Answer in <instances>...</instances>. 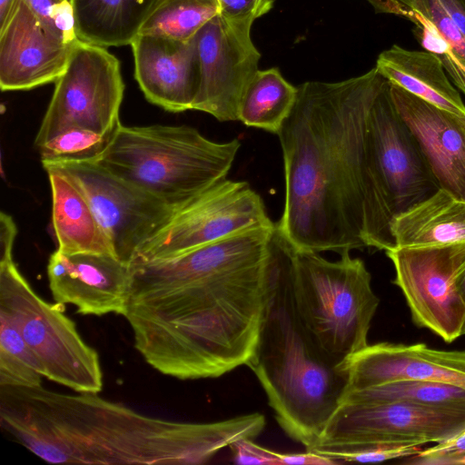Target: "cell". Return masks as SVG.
<instances>
[{
    "mask_svg": "<svg viewBox=\"0 0 465 465\" xmlns=\"http://www.w3.org/2000/svg\"><path fill=\"white\" fill-rule=\"evenodd\" d=\"M456 88L465 95V61L452 54L439 56Z\"/></svg>",
    "mask_w": 465,
    "mask_h": 465,
    "instance_id": "35",
    "label": "cell"
},
{
    "mask_svg": "<svg viewBox=\"0 0 465 465\" xmlns=\"http://www.w3.org/2000/svg\"><path fill=\"white\" fill-rule=\"evenodd\" d=\"M422 450L418 445H378L345 449L324 456L338 464L344 462H381L399 458L413 457Z\"/></svg>",
    "mask_w": 465,
    "mask_h": 465,
    "instance_id": "30",
    "label": "cell"
},
{
    "mask_svg": "<svg viewBox=\"0 0 465 465\" xmlns=\"http://www.w3.org/2000/svg\"><path fill=\"white\" fill-rule=\"evenodd\" d=\"M464 430L465 410L404 401H342L318 441L306 450L326 455L366 446H420L447 440Z\"/></svg>",
    "mask_w": 465,
    "mask_h": 465,
    "instance_id": "9",
    "label": "cell"
},
{
    "mask_svg": "<svg viewBox=\"0 0 465 465\" xmlns=\"http://www.w3.org/2000/svg\"><path fill=\"white\" fill-rule=\"evenodd\" d=\"M465 462V430L451 439L422 450L411 463L425 465L463 464Z\"/></svg>",
    "mask_w": 465,
    "mask_h": 465,
    "instance_id": "31",
    "label": "cell"
},
{
    "mask_svg": "<svg viewBox=\"0 0 465 465\" xmlns=\"http://www.w3.org/2000/svg\"><path fill=\"white\" fill-rule=\"evenodd\" d=\"M457 290L465 303V267L459 273L456 280Z\"/></svg>",
    "mask_w": 465,
    "mask_h": 465,
    "instance_id": "38",
    "label": "cell"
},
{
    "mask_svg": "<svg viewBox=\"0 0 465 465\" xmlns=\"http://www.w3.org/2000/svg\"><path fill=\"white\" fill-rule=\"evenodd\" d=\"M114 134H101L86 129L66 130L38 146L42 163L96 162Z\"/></svg>",
    "mask_w": 465,
    "mask_h": 465,
    "instance_id": "29",
    "label": "cell"
},
{
    "mask_svg": "<svg viewBox=\"0 0 465 465\" xmlns=\"http://www.w3.org/2000/svg\"><path fill=\"white\" fill-rule=\"evenodd\" d=\"M45 165L60 171L79 189L114 255L127 263H131L142 246L167 223L177 210L95 162Z\"/></svg>",
    "mask_w": 465,
    "mask_h": 465,
    "instance_id": "11",
    "label": "cell"
},
{
    "mask_svg": "<svg viewBox=\"0 0 465 465\" xmlns=\"http://www.w3.org/2000/svg\"><path fill=\"white\" fill-rule=\"evenodd\" d=\"M365 143L395 215L440 189L420 143L395 108L387 79L369 111Z\"/></svg>",
    "mask_w": 465,
    "mask_h": 465,
    "instance_id": "13",
    "label": "cell"
},
{
    "mask_svg": "<svg viewBox=\"0 0 465 465\" xmlns=\"http://www.w3.org/2000/svg\"><path fill=\"white\" fill-rule=\"evenodd\" d=\"M462 334H465V322H464L463 329H462Z\"/></svg>",
    "mask_w": 465,
    "mask_h": 465,
    "instance_id": "39",
    "label": "cell"
},
{
    "mask_svg": "<svg viewBox=\"0 0 465 465\" xmlns=\"http://www.w3.org/2000/svg\"><path fill=\"white\" fill-rule=\"evenodd\" d=\"M0 309L17 325L40 362L44 377L75 392L102 391L98 352L84 341L64 313V304L47 302L34 291L13 254L0 255Z\"/></svg>",
    "mask_w": 465,
    "mask_h": 465,
    "instance_id": "7",
    "label": "cell"
},
{
    "mask_svg": "<svg viewBox=\"0 0 465 465\" xmlns=\"http://www.w3.org/2000/svg\"><path fill=\"white\" fill-rule=\"evenodd\" d=\"M74 45L51 32L18 0L0 27L1 90H30L55 82Z\"/></svg>",
    "mask_w": 465,
    "mask_h": 465,
    "instance_id": "16",
    "label": "cell"
},
{
    "mask_svg": "<svg viewBox=\"0 0 465 465\" xmlns=\"http://www.w3.org/2000/svg\"><path fill=\"white\" fill-rule=\"evenodd\" d=\"M288 249L298 319L318 353L332 366L346 367L369 345L371 322L380 303L371 273L349 251L332 262L320 252Z\"/></svg>",
    "mask_w": 465,
    "mask_h": 465,
    "instance_id": "6",
    "label": "cell"
},
{
    "mask_svg": "<svg viewBox=\"0 0 465 465\" xmlns=\"http://www.w3.org/2000/svg\"><path fill=\"white\" fill-rule=\"evenodd\" d=\"M298 87L277 68L258 70L240 100L237 120L243 124L277 134L297 99Z\"/></svg>",
    "mask_w": 465,
    "mask_h": 465,
    "instance_id": "24",
    "label": "cell"
},
{
    "mask_svg": "<svg viewBox=\"0 0 465 465\" xmlns=\"http://www.w3.org/2000/svg\"><path fill=\"white\" fill-rule=\"evenodd\" d=\"M219 14L218 0H153L138 35L189 40Z\"/></svg>",
    "mask_w": 465,
    "mask_h": 465,
    "instance_id": "27",
    "label": "cell"
},
{
    "mask_svg": "<svg viewBox=\"0 0 465 465\" xmlns=\"http://www.w3.org/2000/svg\"><path fill=\"white\" fill-rule=\"evenodd\" d=\"M342 401L353 403L404 401L439 408L465 410V389L431 381L401 380L349 391Z\"/></svg>",
    "mask_w": 465,
    "mask_h": 465,
    "instance_id": "26",
    "label": "cell"
},
{
    "mask_svg": "<svg viewBox=\"0 0 465 465\" xmlns=\"http://www.w3.org/2000/svg\"><path fill=\"white\" fill-rule=\"evenodd\" d=\"M42 377V366L17 325L0 309V386H41Z\"/></svg>",
    "mask_w": 465,
    "mask_h": 465,
    "instance_id": "28",
    "label": "cell"
},
{
    "mask_svg": "<svg viewBox=\"0 0 465 465\" xmlns=\"http://www.w3.org/2000/svg\"><path fill=\"white\" fill-rule=\"evenodd\" d=\"M463 464H465V462Z\"/></svg>",
    "mask_w": 465,
    "mask_h": 465,
    "instance_id": "40",
    "label": "cell"
},
{
    "mask_svg": "<svg viewBox=\"0 0 465 465\" xmlns=\"http://www.w3.org/2000/svg\"><path fill=\"white\" fill-rule=\"evenodd\" d=\"M130 45L134 77L145 98L169 112L191 110L200 83L196 35L182 41L138 35Z\"/></svg>",
    "mask_w": 465,
    "mask_h": 465,
    "instance_id": "17",
    "label": "cell"
},
{
    "mask_svg": "<svg viewBox=\"0 0 465 465\" xmlns=\"http://www.w3.org/2000/svg\"><path fill=\"white\" fill-rule=\"evenodd\" d=\"M386 78L373 67L343 81H310L277 134L285 196L276 233L292 250L367 247L377 214L365 153L367 117Z\"/></svg>",
    "mask_w": 465,
    "mask_h": 465,
    "instance_id": "2",
    "label": "cell"
},
{
    "mask_svg": "<svg viewBox=\"0 0 465 465\" xmlns=\"http://www.w3.org/2000/svg\"><path fill=\"white\" fill-rule=\"evenodd\" d=\"M22 1L45 27H47L51 32L57 35L54 30V21L64 6L69 2V0Z\"/></svg>",
    "mask_w": 465,
    "mask_h": 465,
    "instance_id": "34",
    "label": "cell"
},
{
    "mask_svg": "<svg viewBox=\"0 0 465 465\" xmlns=\"http://www.w3.org/2000/svg\"><path fill=\"white\" fill-rule=\"evenodd\" d=\"M241 147L238 139L212 141L188 125H119L95 163L178 209L225 179Z\"/></svg>",
    "mask_w": 465,
    "mask_h": 465,
    "instance_id": "5",
    "label": "cell"
},
{
    "mask_svg": "<svg viewBox=\"0 0 465 465\" xmlns=\"http://www.w3.org/2000/svg\"><path fill=\"white\" fill-rule=\"evenodd\" d=\"M391 229L397 247L465 242V201L440 188L395 215Z\"/></svg>",
    "mask_w": 465,
    "mask_h": 465,
    "instance_id": "22",
    "label": "cell"
},
{
    "mask_svg": "<svg viewBox=\"0 0 465 465\" xmlns=\"http://www.w3.org/2000/svg\"><path fill=\"white\" fill-rule=\"evenodd\" d=\"M396 110L413 133L440 188L465 201V124L391 84Z\"/></svg>",
    "mask_w": 465,
    "mask_h": 465,
    "instance_id": "19",
    "label": "cell"
},
{
    "mask_svg": "<svg viewBox=\"0 0 465 465\" xmlns=\"http://www.w3.org/2000/svg\"><path fill=\"white\" fill-rule=\"evenodd\" d=\"M37 132L36 147L61 133L82 128L114 134L124 84L119 60L106 47L78 40Z\"/></svg>",
    "mask_w": 465,
    "mask_h": 465,
    "instance_id": "8",
    "label": "cell"
},
{
    "mask_svg": "<svg viewBox=\"0 0 465 465\" xmlns=\"http://www.w3.org/2000/svg\"><path fill=\"white\" fill-rule=\"evenodd\" d=\"M246 366L260 381L279 425L306 450L318 441L349 389L348 368L327 362L298 319L289 249L277 234L270 297Z\"/></svg>",
    "mask_w": 465,
    "mask_h": 465,
    "instance_id": "4",
    "label": "cell"
},
{
    "mask_svg": "<svg viewBox=\"0 0 465 465\" xmlns=\"http://www.w3.org/2000/svg\"><path fill=\"white\" fill-rule=\"evenodd\" d=\"M346 367L348 391L401 380L431 381L465 389V351L381 342L354 354Z\"/></svg>",
    "mask_w": 465,
    "mask_h": 465,
    "instance_id": "18",
    "label": "cell"
},
{
    "mask_svg": "<svg viewBox=\"0 0 465 465\" xmlns=\"http://www.w3.org/2000/svg\"><path fill=\"white\" fill-rule=\"evenodd\" d=\"M54 302L73 304L83 315H123L130 286V263L105 254H67L56 250L47 264Z\"/></svg>",
    "mask_w": 465,
    "mask_h": 465,
    "instance_id": "15",
    "label": "cell"
},
{
    "mask_svg": "<svg viewBox=\"0 0 465 465\" xmlns=\"http://www.w3.org/2000/svg\"><path fill=\"white\" fill-rule=\"evenodd\" d=\"M274 228L130 263L124 317L147 364L179 380L220 377L252 358L268 304Z\"/></svg>",
    "mask_w": 465,
    "mask_h": 465,
    "instance_id": "1",
    "label": "cell"
},
{
    "mask_svg": "<svg viewBox=\"0 0 465 465\" xmlns=\"http://www.w3.org/2000/svg\"><path fill=\"white\" fill-rule=\"evenodd\" d=\"M16 233V225L12 216L2 212L0 213V254L13 253Z\"/></svg>",
    "mask_w": 465,
    "mask_h": 465,
    "instance_id": "36",
    "label": "cell"
},
{
    "mask_svg": "<svg viewBox=\"0 0 465 465\" xmlns=\"http://www.w3.org/2000/svg\"><path fill=\"white\" fill-rule=\"evenodd\" d=\"M413 322L452 342L462 335L465 303L456 280L465 267V242L386 251Z\"/></svg>",
    "mask_w": 465,
    "mask_h": 465,
    "instance_id": "12",
    "label": "cell"
},
{
    "mask_svg": "<svg viewBox=\"0 0 465 465\" xmlns=\"http://www.w3.org/2000/svg\"><path fill=\"white\" fill-rule=\"evenodd\" d=\"M253 22L219 14L197 33L200 83L192 109L220 122L238 121L242 95L259 70L261 54L251 37Z\"/></svg>",
    "mask_w": 465,
    "mask_h": 465,
    "instance_id": "14",
    "label": "cell"
},
{
    "mask_svg": "<svg viewBox=\"0 0 465 465\" xmlns=\"http://www.w3.org/2000/svg\"><path fill=\"white\" fill-rule=\"evenodd\" d=\"M258 412L213 422L143 414L98 393L0 386L2 430L50 463L203 464L242 439L257 437Z\"/></svg>",
    "mask_w": 465,
    "mask_h": 465,
    "instance_id": "3",
    "label": "cell"
},
{
    "mask_svg": "<svg viewBox=\"0 0 465 465\" xmlns=\"http://www.w3.org/2000/svg\"><path fill=\"white\" fill-rule=\"evenodd\" d=\"M274 0H218L220 15L229 19L256 20L267 14Z\"/></svg>",
    "mask_w": 465,
    "mask_h": 465,
    "instance_id": "33",
    "label": "cell"
},
{
    "mask_svg": "<svg viewBox=\"0 0 465 465\" xmlns=\"http://www.w3.org/2000/svg\"><path fill=\"white\" fill-rule=\"evenodd\" d=\"M233 461L237 464L280 465L282 453L277 452L252 441V439H242L230 446Z\"/></svg>",
    "mask_w": 465,
    "mask_h": 465,
    "instance_id": "32",
    "label": "cell"
},
{
    "mask_svg": "<svg viewBox=\"0 0 465 465\" xmlns=\"http://www.w3.org/2000/svg\"><path fill=\"white\" fill-rule=\"evenodd\" d=\"M381 12L434 31L449 54L465 61V0H371Z\"/></svg>",
    "mask_w": 465,
    "mask_h": 465,
    "instance_id": "25",
    "label": "cell"
},
{
    "mask_svg": "<svg viewBox=\"0 0 465 465\" xmlns=\"http://www.w3.org/2000/svg\"><path fill=\"white\" fill-rule=\"evenodd\" d=\"M153 0H70L79 40L103 47L131 45Z\"/></svg>",
    "mask_w": 465,
    "mask_h": 465,
    "instance_id": "23",
    "label": "cell"
},
{
    "mask_svg": "<svg viewBox=\"0 0 465 465\" xmlns=\"http://www.w3.org/2000/svg\"><path fill=\"white\" fill-rule=\"evenodd\" d=\"M375 67L391 84L465 124V104L438 55L393 45L379 54Z\"/></svg>",
    "mask_w": 465,
    "mask_h": 465,
    "instance_id": "20",
    "label": "cell"
},
{
    "mask_svg": "<svg viewBox=\"0 0 465 465\" xmlns=\"http://www.w3.org/2000/svg\"><path fill=\"white\" fill-rule=\"evenodd\" d=\"M275 226L247 182L225 178L178 208L131 262L173 258L242 231Z\"/></svg>",
    "mask_w": 465,
    "mask_h": 465,
    "instance_id": "10",
    "label": "cell"
},
{
    "mask_svg": "<svg viewBox=\"0 0 465 465\" xmlns=\"http://www.w3.org/2000/svg\"><path fill=\"white\" fill-rule=\"evenodd\" d=\"M52 192V221L60 252L114 256L92 208L79 189L60 171L45 165ZM117 258V257H116Z\"/></svg>",
    "mask_w": 465,
    "mask_h": 465,
    "instance_id": "21",
    "label": "cell"
},
{
    "mask_svg": "<svg viewBox=\"0 0 465 465\" xmlns=\"http://www.w3.org/2000/svg\"><path fill=\"white\" fill-rule=\"evenodd\" d=\"M18 0H0V27L10 17Z\"/></svg>",
    "mask_w": 465,
    "mask_h": 465,
    "instance_id": "37",
    "label": "cell"
}]
</instances>
